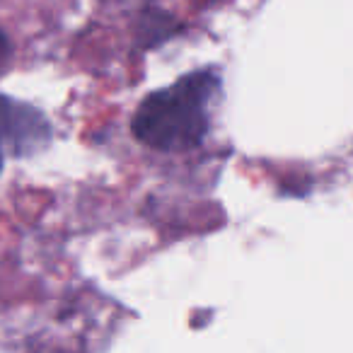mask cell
Masks as SVG:
<instances>
[{"mask_svg": "<svg viewBox=\"0 0 353 353\" xmlns=\"http://www.w3.org/2000/svg\"><path fill=\"white\" fill-rule=\"evenodd\" d=\"M218 92L221 75L213 68L184 75L143 99L133 114V136L165 152L201 145L211 126V104Z\"/></svg>", "mask_w": 353, "mask_h": 353, "instance_id": "1", "label": "cell"}, {"mask_svg": "<svg viewBox=\"0 0 353 353\" xmlns=\"http://www.w3.org/2000/svg\"><path fill=\"white\" fill-rule=\"evenodd\" d=\"M51 126L39 109L10 97H0V145L12 155H32L46 145Z\"/></svg>", "mask_w": 353, "mask_h": 353, "instance_id": "2", "label": "cell"}, {"mask_svg": "<svg viewBox=\"0 0 353 353\" xmlns=\"http://www.w3.org/2000/svg\"><path fill=\"white\" fill-rule=\"evenodd\" d=\"M8 61H10V41H8L6 32L0 30V73L8 68Z\"/></svg>", "mask_w": 353, "mask_h": 353, "instance_id": "3", "label": "cell"}, {"mask_svg": "<svg viewBox=\"0 0 353 353\" xmlns=\"http://www.w3.org/2000/svg\"><path fill=\"white\" fill-rule=\"evenodd\" d=\"M0 170H3V145H0Z\"/></svg>", "mask_w": 353, "mask_h": 353, "instance_id": "4", "label": "cell"}]
</instances>
